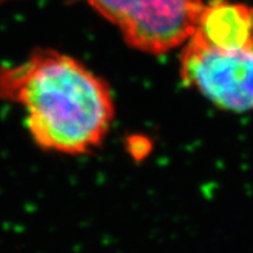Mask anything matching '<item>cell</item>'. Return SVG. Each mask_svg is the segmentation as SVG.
Wrapping results in <instances>:
<instances>
[{"label": "cell", "mask_w": 253, "mask_h": 253, "mask_svg": "<svg viewBox=\"0 0 253 253\" xmlns=\"http://www.w3.org/2000/svg\"><path fill=\"white\" fill-rule=\"evenodd\" d=\"M180 75L217 108L253 112V48L222 50L190 38L180 55Z\"/></svg>", "instance_id": "7a4b0ae2"}, {"label": "cell", "mask_w": 253, "mask_h": 253, "mask_svg": "<svg viewBox=\"0 0 253 253\" xmlns=\"http://www.w3.org/2000/svg\"><path fill=\"white\" fill-rule=\"evenodd\" d=\"M203 5L202 0H127L117 27L132 48L164 54L192 38Z\"/></svg>", "instance_id": "3957f363"}, {"label": "cell", "mask_w": 253, "mask_h": 253, "mask_svg": "<svg viewBox=\"0 0 253 253\" xmlns=\"http://www.w3.org/2000/svg\"><path fill=\"white\" fill-rule=\"evenodd\" d=\"M211 48H253V6L231 0H212L203 5L192 35Z\"/></svg>", "instance_id": "277c9868"}, {"label": "cell", "mask_w": 253, "mask_h": 253, "mask_svg": "<svg viewBox=\"0 0 253 253\" xmlns=\"http://www.w3.org/2000/svg\"><path fill=\"white\" fill-rule=\"evenodd\" d=\"M0 100L21 104L32 139L55 153L91 151L106 138L115 117L106 81L75 58L50 49L0 67Z\"/></svg>", "instance_id": "6da1fadb"}, {"label": "cell", "mask_w": 253, "mask_h": 253, "mask_svg": "<svg viewBox=\"0 0 253 253\" xmlns=\"http://www.w3.org/2000/svg\"><path fill=\"white\" fill-rule=\"evenodd\" d=\"M86 1L100 16L116 26L121 21L127 4V0H86Z\"/></svg>", "instance_id": "5b68a950"}]
</instances>
